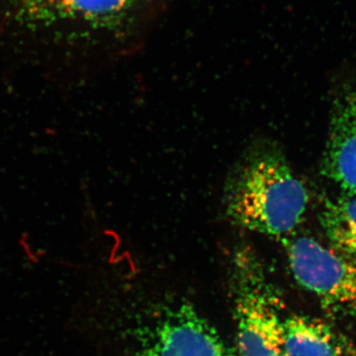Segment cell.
Here are the masks:
<instances>
[{
  "label": "cell",
  "instance_id": "1",
  "mask_svg": "<svg viewBox=\"0 0 356 356\" xmlns=\"http://www.w3.org/2000/svg\"><path fill=\"white\" fill-rule=\"evenodd\" d=\"M308 202L305 185L268 138H255L245 147L222 188V208L232 225L280 240L298 228Z\"/></svg>",
  "mask_w": 356,
  "mask_h": 356
},
{
  "label": "cell",
  "instance_id": "2",
  "mask_svg": "<svg viewBox=\"0 0 356 356\" xmlns=\"http://www.w3.org/2000/svg\"><path fill=\"white\" fill-rule=\"evenodd\" d=\"M229 269L240 355L285 356L277 299L259 255L238 243Z\"/></svg>",
  "mask_w": 356,
  "mask_h": 356
},
{
  "label": "cell",
  "instance_id": "3",
  "mask_svg": "<svg viewBox=\"0 0 356 356\" xmlns=\"http://www.w3.org/2000/svg\"><path fill=\"white\" fill-rule=\"evenodd\" d=\"M39 19L79 25L119 50L142 41L159 15L163 0H22Z\"/></svg>",
  "mask_w": 356,
  "mask_h": 356
},
{
  "label": "cell",
  "instance_id": "4",
  "mask_svg": "<svg viewBox=\"0 0 356 356\" xmlns=\"http://www.w3.org/2000/svg\"><path fill=\"white\" fill-rule=\"evenodd\" d=\"M295 280L325 307L356 303V257L325 248L308 236L281 238Z\"/></svg>",
  "mask_w": 356,
  "mask_h": 356
},
{
  "label": "cell",
  "instance_id": "5",
  "mask_svg": "<svg viewBox=\"0 0 356 356\" xmlns=\"http://www.w3.org/2000/svg\"><path fill=\"white\" fill-rule=\"evenodd\" d=\"M143 356H236L189 304L168 309L147 332Z\"/></svg>",
  "mask_w": 356,
  "mask_h": 356
},
{
  "label": "cell",
  "instance_id": "6",
  "mask_svg": "<svg viewBox=\"0 0 356 356\" xmlns=\"http://www.w3.org/2000/svg\"><path fill=\"white\" fill-rule=\"evenodd\" d=\"M322 161L325 177L356 196V88L343 86L332 102Z\"/></svg>",
  "mask_w": 356,
  "mask_h": 356
},
{
  "label": "cell",
  "instance_id": "7",
  "mask_svg": "<svg viewBox=\"0 0 356 356\" xmlns=\"http://www.w3.org/2000/svg\"><path fill=\"white\" fill-rule=\"evenodd\" d=\"M285 356H341L339 337L324 323L294 316L283 321Z\"/></svg>",
  "mask_w": 356,
  "mask_h": 356
},
{
  "label": "cell",
  "instance_id": "8",
  "mask_svg": "<svg viewBox=\"0 0 356 356\" xmlns=\"http://www.w3.org/2000/svg\"><path fill=\"white\" fill-rule=\"evenodd\" d=\"M320 221L334 250L356 257V196L327 200Z\"/></svg>",
  "mask_w": 356,
  "mask_h": 356
}]
</instances>
